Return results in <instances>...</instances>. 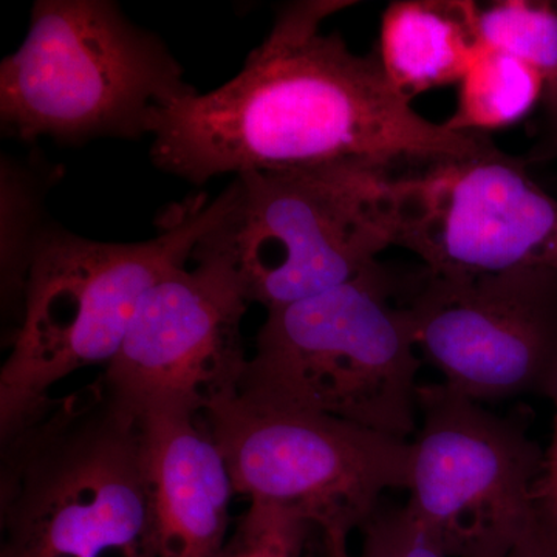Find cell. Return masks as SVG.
I'll return each instance as SVG.
<instances>
[{
	"mask_svg": "<svg viewBox=\"0 0 557 557\" xmlns=\"http://www.w3.org/2000/svg\"><path fill=\"white\" fill-rule=\"evenodd\" d=\"M60 168L3 153L0 159V285L3 317L20 324L36 247L49 220L46 197Z\"/></svg>",
	"mask_w": 557,
	"mask_h": 557,
	"instance_id": "14",
	"label": "cell"
},
{
	"mask_svg": "<svg viewBox=\"0 0 557 557\" xmlns=\"http://www.w3.org/2000/svg\"><path fill=\"white\" fill-rule=\"evenodd\" d=\"M324 556L325 557H351L348 549V537L333 534L324 536Z\"/></svg>",
	"mask_w": 557,
	"mask_h": 557,
	"instance_id": "22",
	"label": "cell"
},
{
	"mask_svg": "<svg viewBox=\"0 0 557 557\" xmlns=\"http://www.w3.org/2000/svg\"><path fill=\"white\" fill-rule=\"evenodd\" d=\"M409 282L410 274L379 262L354 281L267 311L237 395L409 442L423 364Z\"/></svg>",
	"mask_w": 557,
	"mask_h": 557,
	"instance_id": "4",
	"label": "cell"
},
{
	"mask_svg": "<svg viewBox=\"0 0 557 557\" xmlns=\"http://www.w3.org/2000/svg\"><path fill=\"white\" fill-rule=\"evenodd\" d=\"M354 5L278 7L269 36L233 79L152 113V163L200 186L226 174L347 163L401 174L494 148L486 134L449 131L417 113L376 49L357 54L339 33H322L327 17Z\"/></svg>",
	"mask_w": 557,
	"mask_h": 557,
	"instance_id": "1",
	"label": "cell"
},
{
	"mask_svg": "<svg viewBox=\"0 0 557 557\" xmlns=\"http://www.w3.org/2000/svg\"><path fill=\"white\" fill-rule=\"evenodd\" d=\"M233 199L230 183L218 199L201 196L175 209L152 239L129 244L87 239L49 220L0 369V440L35 420L62 380L112 361L139 300L160 278L185 269Z\"/></svg>",
	"mask_w": 557,
	"mask_h": 557,
	"instance_id": "3",
	"label": "cell"
},
{
	"mask_svg": "<svg viewBox=\"0 0 557 557\" xmlns=\"http://www.w3.org/2000/svg\"><path fill=\"white\" fill-rule=\"evenodd\" d=\"M159 557H220L234 491L225 458L201 416L138 417Z\"/></svg>",
	"mask_w": 557,
	"mask_h": 557,
	"instance_id": "12",
	"label": "cell"
},
{
	"mask_svg": "<svg viewBox=\"0 0 557 557\" xmlns=\"http://www.w3.org/2000/svg\"><path fill=\"white\" fill-rule=\"evenodd\" d=\"M359 531L361 549L351 557H450L406 505H381Z\"/></svg>",
	"mask_w": 557,
	"mask_h": 557,
	"instance_id": "18",
	"label": "cell"
},
{
	"mask_svg": "<svg viewBox=\"0 0 557 557\" xmlns=\"http://www.w3.org/2000/svg\"><path fill=\"white\" fill-rule=\"evenodd\" d=\"M555 416H553L552 440L545 450V467L539 483V511L544 522L557 531V397L553 399Z\"/></svg>",
	"mask_w": 557,
	"mask_h": 557,
	"instance_id": "19",
	"label": "cell"
},
{
	"mask_svg": "<svg viewBox=\"0 0 557 557\" xmlns=\"http://www.w3.org/2000/svg\"><path fill=\"white\" fill-rule=\"evenodd\" d=\"M542 104H544L545 123H547V141L534 159L541 160L545 157L555 159L557 157V86L544 91Z\"/></svg>",
	"mask_w": 557,
	"mask_h": 557,
	"instance_id": "21",
	"label": "cell"
},
{
	"mask_svg": "<svg viewBox=\"0 0 557 557\" xmlns=\"http://www.w3.org/2000/svg\"><path fill=\"white\" fill-rule=\"evenodd\" d=\"M478 30L483 46L518 58L541 73L545 90L557 86L555 3L502 0L479 5Z\"/></svg>",
	"mask_w": 557,
	"mask_h": 557,
	"instance_id": "16",
	"label": "cell"
},
{
	"mask_svg": "<svg viewBox=\"0 0 557 557\" xmlns=\"http://www.w3.org/2000/svg\"><path fill=\"white\" fill-rule=\"evenodd\" d=\"M391 172L364 164L236 175L225 218L194 256L223 260L249 304L267 311L354 281L392 247Z\"/></svg>",
	"mask_w": 557,
	"mask_h": 557,
	"instance_id": "6",
	"label": "cell"
},
{
	"mask_svg": "<svg viewBox=\"0 0 557 557\" xmlns=\"http://www.w3.org/2000/svg\"><path fill=\"white\" fill-rule=\"evenodd\" d=\"M421 358L460 394L486 403L557 397V271L410 274Z\"/></svg>",
	"mask_w": 557,
	"mask_h": 557,
	"instance_id": "10",
	"label": "cell"
},
{
	"mask_svg": "<svg viewBox=\"0 0 557 557\" xmlns=\"http://www.w3.org/2000/svg\"><path fill=\"white\" fill-rule=\"evenodd\" d=\"M236 494L299 509L322 536H350L406 490L410 440L324 413L265 408L239 395L201 416Z\"/></svg>",
	"mask_w": 557,
	"mask_h": 557,
	"instance_id": "8",
	"label": "cell"
},
{
	"mask_svg": "<svg viewBox=\"0 0 557 557\" xmlns=\"http://www.w3.org/2000/svg\"><path fill=\"white\" fill-rule=\"evenodd\" d=\"M412 511L450 557H504L541 522L545 450L525 418L500 416L448 384L418 388Z\"/></svg>",
	"mask_w": 557,
	"mask_h": 557,
	"instance_id": "7",
	"label": "cell"
},
{
	"mask_svg": "<svg viewBox=\"0 0 557 557\" xmlns=\"http://www.w3.org/2000/svg\"><path fill=\"white\" fill-rule=\"evenodd\" d=\"M193 260L196 269L172 271L146 292L100 376L115 405L135 418L153 410L203 416L239 394L249 302L223 260Z\"/></svg>",
	"mask_w": 557,
	"mask_h": 557,
	"instance_id": "11",
	"label": "cell"
},
{
	"mask_svg": "<svg viewBox=\"0 0 557 557\" xmlns=\"http://www.w3.org/2000/svg\"><path fill=\"white\" fill-rule=\"evenodd\" d=\"M310 528L299 509L251 502L220 557H302Z\"/></svg>",
	"mask_w": 557,
	"mask_h": 557,
	"instance_id": "17",
	"label": "cell"
},
{
	"mask_svg": "<svg viewBox=\"0 0 557 557\" xmlns=\"http://www.w3.org/2000/svg\"><path fill=\"white\" fill-rule=\"evenodd\" d=\"M544 91L541 73L518 58L485 47L460 81L456 112L443 124L461 134L487 135L525 119Z\"/></svg>",
	"mask_w": 557,
	"mask_h": 557,
	"instance_id": "15",
	"label": "cell"
},
{
	"mask_svg": "<svg viewBox=\"0 0 557 557\" xmlns=\"http://www.w3.org/2000/svg\"><path fill=\"white\" fill-rule=\"evenodd\" d=\"M197 94L157 33L112 0H36L20 49L0 64V129L61 145L149 135L156 110Z\"/></svg>",
	"mask_w": 557,
	"mask_h": 557,
	"instance_id": "5",
	"label": "cell"
},
{
	"mask_svg": "<svg viewBox=\"0 0 557 557\" xmlns=\"http://www.w3.org/2000/svg\"><path fill=\"white\" fill-rule=\"evenodd\" d=\"M478 13V3L467 0H398L387 7L375 49L406 100L465 78L485 49Z\"/></svg>",
	"mask_w": 557,
	"mask_h": 557,
	"instance_id": "13",
	"label": "cell"
},
{
	"mask_svg": "<svg viewBox=\"0 0 557 557\" xmlns=\"http://www.w3.org/2000/svg\"><path fill=\"white\" fill-rule=\"evenodd\" d=\"M504 557H557V531L544 519Z\"/></svg>",
	"mask_w": 557,
	"mask_h": 557,
	"instance_id": "20",
	"label": "cell"
},
{
	"mask_svg": "<svg viewBox=\"0 0 557 557\" xmlns=\"http://www.w3.org/2000/svg\"><path fill=\"white\" fill-rule=\"evenodd\" d=\"M0 442V557H159L139 421L101 379Z\"/></svg>",
	"mask_w": 557,
	"mask_h": 557,
	"instance_id": "2",
	"label": "cell"
},
{
	"mask_svg": "<svg viewBox=\"0 0 557 557\" xmlns=\"http://www.w3.org/2000/svg\"><path fill=\"white\" fill-rule=\"evenodd\" d=\"M386 211L392 247L435 273L557 271V199L496 146L391 175Z\"/></svg>",
	"mask_w": 557,
	"mask_h": 557,
	"instance_id": "9",
	"label": "cell"
}]
</instances>
